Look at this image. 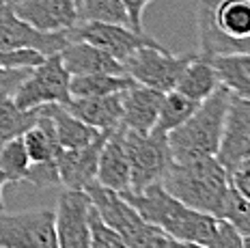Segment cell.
Segmentation results:
<instances>
[{
  "mask_svg": "<svg viewBox=\"0 0 250 248\" xmlns=\"http://www.w3.org/2000/svg\"><path fill=\"white\" fill-rule=\"evenodd\" d=\"M134 209L147 222L162 229L164 233L177 237V240L199 242L209 244L218 229V216L205 214V211L192 209L170 192H166L162 184H153L140 192H121Z\"/></svg>",
  "mask_w": 250,
  "mask_h": 248,
  "instance_id": "cell-1",
  "label": "cell"
},
{
  "mask_svg": "<svg viewBox=\"0 0 250 248\" xmlns=\"http://www.w3.org/2000/svg\"><path fill=\"white\" fill-rule=\"evenodd\" d=\"M162 186L166 192L186 203L188 207L220 218L222 205L231 188V173L216 156L175 162L166 170Z\"/></svg>",
  "mask_w": 250,
  "mask_h": 248,
  "instance_id": "cell-2",
  "label": "cell"
},
{
  "mask_svg": "<svg viewBox=\"0 0 250 248\" xmlns=\"http://www.w3.org/2000/svg\"><path fill=\"white\" fill-rule=\"evenodd\" d=\"M196 28L205 59L250 52V0H201Z\"/></svg>",
  "mask_w": 250,
  "mask_h": 248,
  "instance_id": "cell-3",
  "label": "cell"
},
{
  "mask_svg": "<svg viewBox=\"0 0 250 248\" xmlns=\"http://www.w3.org/2000/svg\"><path fill=\"white\" fill-rule=\"evenodd\" d=\"M229 100H231V91L220 84L207 100L201 102V106L192 112L190 119H186L179 127L166 134L175 162L216 156Z\"/></svg>",
  "mask_w": 250,
  "mask_h": 248,
  "instance_id": "cell-4",
  "label": "cell"
},
{
  "mask_svg": "<svg viewBox=\"0 0 250 248\" xmlns=\"http://www.w3.org/2000/svg\"><path fill=\"white\" fill-rule=\"evenodd\" d=\"M84 190L91 196V203L100 218L117 233H121V237L132 248H160L166 233L145 220L121 192L104 188L97 182L86 186Z\"/></svg>",
  "mask_w": 250,
  "mask_h": 248,
  "instance_id": "cell-5",
  "label": "cell"
},
{
  "mask_svg": "<svg viewBox=\"0 0 250 248\" xmlns=\"http://www.w3.org/2000/svg\"><path fill=\"white\" fill-rule=\"evenodd\" d=\"M125 145L129 156V192H140L153 184H162L166 170L173 164L168 136L160 132L136 134L125 130Z\"/></svg>",
  "mask_w": 250,
  "mask_h": 248,
  "instance_id": "cell-6",
  "label": "cell"
},
{
  "mask_svg": "<svg viewBox=\"0 0 250 248\" xmlns=\"http://www.w3.org/2000/svg\"><path fill=\"white\" fill-rule=\"evenodd\" d=\"M69 80L71 74L62 65L61 52L50 54L28 71V76L22 80L18 91L13 93V102L24 110L41 108L48 104L65 106L71 100Z\"/></svg>",
  "mask_w": 250,
  "mask_h": 248,
  "instance_id": "cell-7",
  "label": "cell"
},
{
  "mask_svg": "<svg viewBox=\"0 0 250 248\" xmlns=\"http://www.w3.org/2000/svg\"><path fill=\"white\" fill-rule=\"evenodd\" d=\"M192 59L194 54H170L164 45L149 43L140 45L136 52L129 54L123 61V67L125 74L132 76L138 84L166 93L175 89L179 76L184 74Z\"/></svg>",
  "mask_w": 250,
  "mask_h": 248,
  "instance_id": "cell-8",
  "label": "cell"
},
{
  "mask_svg": "<svg viewBox=\"0 0 250 248\" xmlns=\"http://www.w3.org/2000/svg\"><path fill=\"white\" fill-rule=\"evenodd\" d=\"M0 248H59L54 209L0 211Z\"/></svg>",
  "mask_w": 250,
  "mask_h": 248,
  "instance_id": "cell-9",
  "label": "cell"
},
{
  "mask_svg": "<svg viewBox=\"0 0 250 248\" xmlns=\"http://www.w3.org/2000/svg\"><path fill=\"white\" fill-rule=\"evenodd\" d=\"M69 43L67 33H41L18 18L11 7V0L0 2V50H35V52L50 56L59 54Z\"/></svg>",
  "mask_w": 250,
  "mask_h": 248,
  "instance_id": "cell-10",
  "label": "cell"
},
{
  "mask_svg": "<svg viewBox=\"0 0 250 248\" xmlns=\"http://www.w3.org/2000/svg\"><path fill=\"white\" fill-rule=\"evenodd\" d=\"M69 41H86L91 45H97L100 50L108 52L121 63L132 52H136L140 45L158 43L147 33H136L125 24L108 22H80L69 30Z\"/></svg>",
  "mask_w": 250,
  "mask_h": 248,
  "instance_id": "cell-11",
  "label": "cell"
},
{
  "mask_svg": "<svg viewBox=\"0 0 250 248\" xmlns=\"http://www.w3.org/2000/svg\"><path fill=\"white\" fill-rule=\"evenodd\" d=\"M56 237L59 248H91V196L86 190H62L56 201Z\"/></svg>",
  "mask_w": 250,
  "mask_h": 248,
  "instance_id": "cell-12",
  "label": "cell"
},
{
  "mask_svg": "<svg viewBox=\"0 0 250 248\" xmlns=\"http://www.w3.org/2000/svg\"><path fill=\"white\" fill-rule=\"evenodd\" d=\"M216 158L229 173L250 158V100L231 93Z\"/></svg>",
  "mask_w": 250,
  "mask_h": 248,
  "instance_id": "cell-13",
  "label": "cell"
},
{
  "mask_svg": "<svg viewBox=\"0 0 250 248\" xmlns=\"http://www.w3.org/2000/svg\"><path fill=\"white\" fill-rule=\"evenodd\" d=\"M11 7L41 33H67L80 24V7L74 0H11Z\"/></svg>",
  "mask_w": 250,
  "mask_h": 248,
  "instance_id": "cell-14",
  "label": "cell"
},
{
  "mask_svg": "<svg viewBox=\"0 0 250 248\" xmlns=\"http://www.w3.org/2000/svg\"><path fill=\"white\" fill-rule=\"evenodd\" d=\"M110 132H102L86 147L59 149V153H56V168H59L61 186H65L67 190H84L86 186H91L95 182L97 164H100V151Z\"/></svg>",
  "mask_w": 250,
  "mask_h": 248,
  "instance_id": "cell-15",
  "label": "cell"
},
{
  "mask_svg": "<svg viewBox=\"0 0 250 248\" xmlns=\"http://www.w3.org/2000/svg\"><path fill=\"white\" fill-rule=\"evenodd\" d=\"M97 184L110 188L114 192H129L132 179H129V156L125 145V127L119 125L108 134L100 151V164H97Z\"/></svg>",
  "mask_w": 250,
  "mask_h": 248,
  "instance_id": "cell-16",
  "label": "cell"
},
{
  "mask_svg": "<svg viewBox=\"0 0 250 248\" xmlns=\"http://www.w3.org/2000/svg\"><path fill=\"white\" fill-rule=\"evenodd\" d=\"M162 100H164L162 91L138 84V82L134 86H129V89H125L121 93V104H123L121 125L125 130L136 134L153 132Z\"/></svg>",
  "mask_w": 250,
  "mask_h": 248,
  "instance_id": "cell-17",
  "label": "cell"
},
{
  "mask_svg": "<svg viewBox=\"0 0 250 248\" xmlns=\"http://www.w3.org/2000/svg\"><path fill=\"white\" fill-rule=\"evenodd\" d=\"M121 93H112V95H104V97H71L65 104V108L86 125L102 132H110L121 125V117H123Z\"/></svg>",
  "mask_w": 250,
  "mask_h": 248,
  "instance_id": "cell-18",
  "label": "cell"
},
{
  "mask_svg": "<svg viewBox=\"0 0 250 248\" xmlns=\"http://www.w3.org/2000/svg\"><path fill=\"white\" fill-rule=\"evenodd\" d=\"M62 65L67 67L71 76L84 74H125L121 61L100 50L97 45H91L86 41H69L61 50Z\"/></svg>",
  "mask_w": 250,
  "mask_h": 248,
  "instance_id": "cell-19",
  "label": "cell"
},
{
  "mask_svg": "<svg viewBox=\"0 0 250 248\" xmlns=\"http://www.w3.org/2000/svg\"><path fill=\"white\" fill-rule=\"evenodd\" d=\"M39 110L41 115L50 117L52 125H54L59 149L86 147L88 143H93L102 134V130H95V127L82 123L80 119H76L62 104H48V106H41Z\"/></svg>",
  "mask_w": 250,
  "mask_h": 248,
  "instance_id": "cell-20",
  "label": "cell"
},
{
  "mask_svg": "<svg viewBox=\"0 0 250 248\" xmlns=\"http://www.w3.org/2000/svg\"><path fill=\"white\" fill-rule=\"evenodd\" d=\"M220 84H222L220 76H218V69L213 67L211 59H205V56H201L196 52L194 59H192L184 69V74L179 76L175 89L181 91L188 97H192V100L203 102V100H207Z\"/></svg>",
  "mask_w": 250,
  "mask_h": 248,
  "instance_id": "cell-21",
  "label": "cell"
},
{
  "mask_svg": "<svg viewBox=\"0 0 250 248\" xmlns=\"http://www.w3.org/2000/svg\"><path fill=\"white\" fill-rule=\"evenodd\" d=\"M134 84L136 80L127 74H84L71 76L69 93L71 97H104L121 93Z\"/></svg>",
  "mask_w": 250,
  "mask_h": 248,
  "instance_id": "cell-22",
  "label": "cell"
},
{
  "mask_svg": "<svg viewBox=\"0 0 250 248\" xmlns=\"http://www.w3.org/2000/svg\"><path fill=\"white\" fill-rule=\"evenodd\" d=\"M26 153L30 158V164H48L56 162V153H59V143H56L54 125H52L50 117L41 115L35 125H30L28 130L22 134Z\"/></svg>",
  "mask_w": 250,
  "mask_h": 248,
  "instance_id": "cell-23",
  "label": "cell"
},
{
  "mask_svg": "<svg viewBox=\"0 0 250 248\" xmlns=\"http://www.w3.org/2000/svg\"><path fill=\"white\" fill-rule=\"evenodd\" d=\"M211 63L218 69L220 82L233 95L250 100V52L216 56L211 59Z\"/></svg>",
  "mask_w": 250,
  "mask_h": 248,
  "instance_id": "cell-24",
  "label": "cell"
},
{
  "mask_svg": "<svg viewBox=\"0 0 250 248\" xmlns=\"http://www.w3.org/2000/svg\"><path fill=\"white\" fill-rule=\"evenodd\" d=\"M199 106H201V102L184 95L181 91H177V89L166 91L153 132H160V134L173 132L175 127H179L181 123L186 121V119H190L192 112H194Z\"/></svg>",
  "mask_w": 250,
  "mask_h": 248,
  "instance_id": "cell-25",
  "label": "cell"
},
{
  "mask_svg": "<svg viewBox=\"0 0 250 248\" xmlns=\"http://www.w3.org/2000/svg\"><path fill=\"white\" fill-rule=\"evenodd\" d=\"M39 119V108L24 110L13 102V97L0 100V147L7 145L11 138L22 136L30 125H35Z\"/></svg>",
  "mask_w": 250,
  "mask_h": 248,
  "instance_id": "cell-26",
  "label": "cell"
},
{
  "mask_svg": "<svg viewBox=\"0 0 250 248\" xmlns=\"http://www.w3.org/2000/svg\"><path fill=\"white\" fill-rule=\"evenodd\" d=\"M28 168H30V158L26 153L22 136H15L7 145L0 147V170L7 175L9 184L26 182Z\"/></svg>",
  "mask_w": 250,
  "mask_h": 248,
  "instance_id": "cell-27",
  "label": "cell"
},
{
  "mask_svg": "<svg viewBox=\"0 0 250 248\" xmlns=\"http://www.w3.org/2000/svg\"><path fill=\"white\" fill-rule=\"evenodd\" d=\"M80 22H108L129 26L127 11L121 0H80Z\"/></svg>",
  "mask_w": 250,
  "mask_h": 248,
  "instance_id": "cell-28",
  "label": "cell"
},
{
  "mask_svg": "<svg viewBox=\"0 0 250 248\" xmlns=\"http://www.w3.org/2000/svg\"><path fill=\"white\" fill-rule=\"evenodd\" d=\"M220 218L231 222L244 237H250V199L239 194L237 190L233 188V184H231V188H229L225 205H222Z\"/></svg>",
  "mask_w": 250,
  "mask_h": 248,
  "instance_id": "cell-29",
  "label": "cell"
},
{
  "mask_svg": "<svg viewBox=\"0 0 250 248\" xmlns=\"http://www.w3.org/2000/svg\"><path fill=\"white\" fill-rule=\"evenodd\" d=\"M88 227H91V248H132L121 237V233H117L112 227H108L100 218L93 203L91 211H88Z\"/></svg>",
  "mask_w": 250,
  "mask_h": 248,
  "instance_id": "cell-30",
  "label": "cell"
},
{
  "mask_svg": "<svg viewBox=\"0 0 250 248\" xmlns=\"http://www.w3.org/2000/svg\"><path fill=\"white\" fill-rule=\"evenodd\" d=\"M207 248H244V235L229 220H218V229Z\"/></svg>",
  "mask_w": 250,
  "mask_h": 248,
  "instance_id": "cell-31",
  "label": "cell"
},
{
  "mask_svg": "<svg viewBox=\"0 0 250 248\" xmlns=\"http://www.w3.org/2000/svg\"><path fill=\"white\" fill-rule=\"evenodd\" d=\"M33 67H0V100L13 97L22 80L28 76Z\"/></svg>",
  "mask_w": 250,
  "mask_h": 248,
  "instance_id": "cell-32",
  "label": "cell"
},
{
  "mask_svg": "<svg viewBox=\"0 0 250 248\" xmlns=\"http://www.w3.org/2000/svg\"><path fill=\"white\" fill-rule=\"evenodd\" d=\"M45 56L35 52V50H0V67H35L43 61Z\"/></svg>",
  "mask_w": 250,
  "mask_h": 248,
  "instance_id": "cell-33",
  "label": "cell"
},
{
  "mask_svg": "<svg viewBox=\"0 0 250 248\" xmlns=\"http://www.w3.org/2000/svg\"><path fill=\"white\" fill-rule=\"evenodd\" d=\"M231 184L239 194L250 199V158L239 162L237 166L231 170Z\"/></svg>",
  "mask_w": 250,
  "mask_h": 248,
  "instance_id": "cell-34",
  "label": "cell"
},
{
  "mask_svg": "<svg viewBox=\"0 0 250 248\" xmlns=\"http://www.w3.org/2000/svg\"><path fill=\"white\" fill-rule=\"evenodd\" d=\"M125 11H127V20H129V26H132L136 33H145L143 26V13L147 9V4L151 0H121Z\"/></svg>",
  "mask_w": 250,
  "mask_h": 248,
  "instance_id": "cell-35",
  "label": "cell"
},
{
  "mask_svg": "<svg viewBox=\"0 0 250 248\" xmlns=\"http://www.w3.org/2000/svg\"><path fill=\"white\" fill-rule=\"evenodd\" d=\"M160 248H207V246H205V244H199V242L177 240V237H173V235L166 233V237L162 240V244H160Z\"/></svg>",
  "mask_w": 250,
  "mask_h": 248,
  "instance_id": "cell-36",
  "label": "cell"
},
{
  "mask_svg": "<svg viewBox=\"0 0 250 248\" xmlns=\"http://www.w3.org/2000/svg\"><path fill=\"white\" fill-rule=\"evenodd\" d=\"M9 184V179H7V175L0 170V211H4V199H2V190H4V186Z\"/></svg>",
  "mask_w": 250,
  "mask_h": 248,
  "instance_id": "cell-37",
  "label": "cell"
},
{
  "mask_svg": "<svg viewBox=\"0 0 250 248\" xmlns=\"http://www.w3.org/2000/svg\"><path fill=\"white\" fill-rule=\"evenodd\" d=\"M244 248H250V237H244Z\"/></svg>",
  "mask_w": 250,
  "mask_h": 248,
  "instance_id": "cell-38",
  "label": "cell"
},
{
  "mask_svg": "<svg viewBox=\"0 0 250 248\" xmlns=\"http://www.w3.org/2000/svg\"><path fill=\"white\" fill-rule=\"evenodd\" d=\"M74 2H76V4H78V7H80V0H74Z\"/></svg>",
  "mask_w": 250,
  "mask_h": 248,
  "instance_id": "cell-39",
  "label": "cell"
},
{
  "mask_svg": "<svg viewBox=\"0 0 250 248\" xmlns=\"http://www.w3.org/2000/svg\"><path fill=\"white\" fill-rule=\"evenodd\" d=\"M0 2H4V0H0Z\"/></svg>",
  "mask_w": 250,
  "mask_h": 248,
  "instance_id": "cell-40",
  "label": "cell"
}]
</instances>
